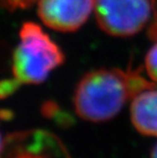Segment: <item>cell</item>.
I'll return each instance as SVG.
<instances>
[{
    "instance_id": "obj_6",
    "label": "cell",
    "mask_w": 157,
    "mask_h": 158,
    "mask_svg": "<svg viewBox=\"0 0 157 158\" xmlns=\"http://www.w3.org/2000/svg\"><path fill=\"white\" fill-rule=\"evenodd\" d=\"M145 69L150 80L157 84V40L146 54Z\"/></svg>"
},
{
    "instance_id": "obj_2",
    "label": "cell",
    "mask_w": 157,
    "mask_h": 158,
    "mask_svg": "<svg viewBox=\"0 0 157 158\" xmlns=\"http://www.w3.org/2000/svg\"><path fill=\"white\" fill-rule=\"evenodd\" d=\"M64 60L61 49L34 23H26L12 58V80L0 82V98L10 95L23 84H40Z\"/></svg>"
},
{
    "instance_id": "obj_10",
    "label": "cell",
    "mask_w": 157,
    "mask_h": 158,
    "mask_svg": "<svg viewBox=\"0 0 157 158\" xmlns=\"http://www.w3.org/2000/svg\"><path fill=\"white\" fill-rule=\"evenodd\" d=\"M2 147H3V140H2L1 134H0V154H1V151H2Z\"/></svg>"
},
{
    "instance_id": "obj_4",
    "label": "cell",
    "mask_w": 157,
    "mask_h": 158,
    "mask_svg": "<svg viewBox=\"0 0 157 158\" xmlns=\"http://www.w3.org/2000/svg\"><path fill=\"white\" fill-rule=\"evenodd\" d=\"M95 0H39L38 12L46 26L59 32H73L84 25Z\"/></svg>"
},
{
    "instance_id": "obj_8",
    "label": "cell",
    "mask_w": 157,
    "mask_h": 158,
    "mask_svg": "<svg viewBox=\"0 0 157 158\" xmlns=\"http://www.w3.org/2000/svg\"><path fill=\"white\" fill-rule=\"evenodd\" d=\"M153 2V16L152 23L149 28V36L152 40H157V0H152Z\"/></svg>"
},
{
    "instance_id": "obj_7",
    "label": "cell",
    "mask_w": 157,
    "mask_h": 158,
    "mask_svg": "<svg viewBox=\"0 0 157 158\" xmlns=\"http://www.w3.org/2000/svg\"><path fill=\"white\" fill-rule=\"evenodd\" d=\"M36 0H0V5L9 10H15L29 7Z\"/></svg>"
},
{
    "instance_id": "obj_5",
    "label": "cell",
    "mask_w": 157,
    "mask_h": 158,
    "mask_svg": "<svg viewBox=\"0 0 157 158\" xmlns=\"http://www.w3.org/2000/svg\"><path fill=\"white\" fill-rule=\"evenodd\" d=\"M131 122L143 136L157 137V90L147 89L132 99Z\"/></svg>"
},
{
    "instance_id": "obj_9",
    "label": "cell",
    "mask_w": 157,
    "mask_h": 158,
    "mask_svg": "<svg viewBox=\"0 0 157 158\" xmlns=\"http://www.w3.org/2000/svg\"><path fill=\"white\" fill-rule=\"evenodd\" d=\"M150 158H157V143L152 148L151 153H150Z\"/></svg>"
},
{
    "instance_id": "obj_3",
    "label": "cell",
    "mask_w": 157,
    "mask_h": 158,
    "mask_svg": "<svg viewBox=\"0 0 157 158\" xmlns=\"http://www.w3.org/2000/svg\"><path fill=\"white\" fill-rule=\"evenodd\" d=\"M94 9L100 29L113 37L136 35L153 16L152 0H95Z\"/></svg>"
},
{
    "instance_id": "obj_1",
    "label": "cell",
    "mask_w": 157,
    "mask_h": 158,
    "mask_svg": "<svg viewBox=\"0 0 157 158\" xmlns=\"http://www.w3.org/2000/svg\"><path fill=\"white\" fill-rule=\"evenodd\" d=\"M155 83L142 76L140 69H100L83 77L73 95L76 114L91 123H104L121 112L130 99Z\"/></svg>"
}]
</instances>
